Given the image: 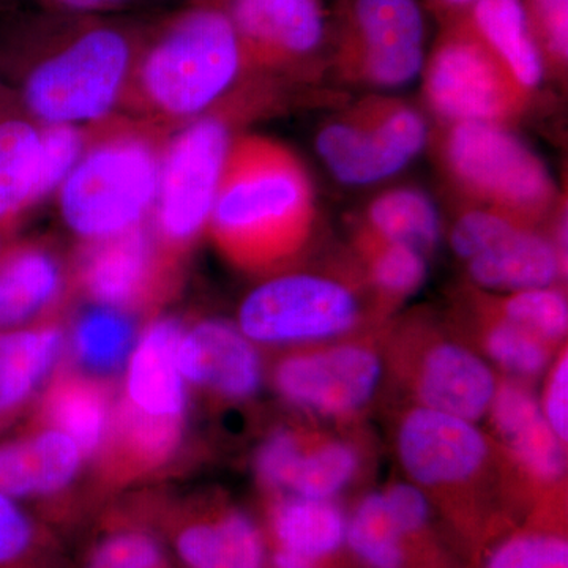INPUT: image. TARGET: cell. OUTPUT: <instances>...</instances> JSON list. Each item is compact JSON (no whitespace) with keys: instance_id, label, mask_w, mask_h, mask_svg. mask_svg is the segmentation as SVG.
<instances>
[{"instance_id":"12","label":"cell","mask_w":568,"mask_h":568,"mask_svg":"<svg viewBox=\"0 0 568 568\" xmlns=\"http://www.w3.org/2000/svg\"><path fill=\"white\" fill-rule=\"evenodd\" d=\"M383 362L373 347L339 343L283 358L275 386L287 403L321 417L361 413L379 387Z\"/></svg>"},{"instance_id":"18","label":"cell","mask_w":568,"mask_h":568,"mask_svg":"<svg viewBox=\"0 0 568 568\" xmlns=\"http://www.w3.org/2000/svg\"><path fill=\"white\" fill-rule=\"evenodd\" d=\"M171 545L182 568H265L260 529L234 508L179 523Z\"/></svg>"},{"instance_id":"38","label":"cell","mask_w":568,"mask_h":568,"mask_svg":"<svg viewBox=\"0 0 568 568\" xmlns=\"http://www.w3.org/2000/svg\"><path fill=\"white\" fill-rule=\"evenodd\" d=\"M523 226H536L495 209L476 207L459 215L450 233V245L459 260L469 261L500 239Z\"/></svg>"},{"instance_id":"31","label":"cell","mask_w":568,"mask_h":568,"mask_svg":"<svg viewBox=\"0 0 568 568\" xmlns=\"http://www.w3.org/2000/svg\"><path fill=\"white\" fill-rule=\"evenodd\" d=\"M50 416L80 450L91 454L102 443L106 426L103 395L91 384L69 381L52 392Z\"/></svg>"},{"instance_id":"7","label":"cell","mask_w":568,"mask_h":568,"mask_svg":"<svg viewBox=\"0 0 568 568\" xmlns=\"http://www.w3.org/2000/svg\"><path fill=\"white\" fill-rule=\"evenodd\" d=\"M328 58L345 80L399 88L426 61V17L420 0H338L331 17Z\"/></svg>"},{"instance_id":"10","label":"cell","mask_w":568,"mask_h":568,"mask_svg":"<svg viewBox=\"0 0 568 568\" xmlns=\"http://www.w3.org/2000/svg\"><path fill=\"white\" fill-rule=\"evenodd\" d=\"M231 142L226 121L203 115L182 129L163 152L155 230L168 246L192 244L207 226Z\"/></svg>"},{"instance_id":"1","label":"cell","mask_w":568,"mask_h":568,"mask_svg":"<svg viewBox=\"0 0 568 568\" xmlns=\"http://www.w3.org/2000/svg\"><path fill=\"white\" fill-rule=\"evenodd\" d=\"M142 31L100 17L54 13L9 29L0 55L29 114L47 125L102 121L125 92Z\"/></svg>"},{"instance_id":"28","label":"cell","mask_w":568,"mask_h":568,"mask_svg":"<svg viewBox=\"0 0 568 568\" xmlns=\"http://www.w3.org/2000/svg\"><path fill=\"white\" fill-rule=\"evenodd\" d=\"M361 469V455L347 440L323 437L302 439L286 493L312 499H335Z\"/></svg>"},{"instance_id":"29","label":"cell","mask_w":568,"mask_h":568,"mask_svg":"<svg viewBox=\"0 0 568 568\" xmlns=\"http://www.w3.org/2000/svg\"><path fill=\"white\" fill-rule=\"evenodd\" d=\"M346 544L366 568H406L407 538L388 510L384 493H372L347 518Z\"/></svg>"},{"instance_id":"43","label":"cell","mask_w":568,"mask_h":568,"mask_svg":"<svg viewBox=\"0 0 568 568\" xmlns=\"http://www.w3.org/2000/svg\"><path fill=\"white\" fill-rule=\"evenodd\" d=\"M388 510L403 536H420L429 521V504L424 489L413 484H395L384 491Z\"/></svg>"},{"instance_id":"33","label":"cell","mask_w":568,"mask_h":568,"mask_svg":"<svg viewBox=\"0 0 568 568\" xmlns=\"http://www.w3.org/2000/svg\"><path fill=\"white\" fill-rule=\"evenodd\" d=\"M132 342V323L112 306L91 310L74 328L78 355L97 372L118 368L129 354Z\"/></svg>"},{"instance_id":"49","label":"cell","mask_w":568,"mask_h":568,"mask_svg":"<svg viewBox=\"0 0 568 568\" xmlns=\"http://www.w3.org/2000/svg\"><path fill=\"white\" fill-rule=\"evenodd\" d=\"M6 2H9V0H0V6H2V3H6Z\"/></svg>"},{"instance_id":"24","label":"cell","mask_w":568,"mask_h":568,"mask_svg":"<svg viewBox=\"0 0 568 568\" xmlns=\"http://www.w3.org/2000/svg\"><path fill=\"white\" fill-rule=\"evenodd\" d=\"M272 534L278 547L320 564L346 544L347 518L334 499L287 495L272 508Z\"/></svg>"},{"instance_id":"44","label":"cell","mask_w":568,"mask_h":568,"mask_svg":"<svg viewBox=\"0 0 568 568\" xmlns=\"http://www.w3.org/2000/svg\"><path fill=\"white\" fill-rule=\"evenodd\" d=\"M540 407L556 436L567 446L568 440V355L567 349L551 362Z\"/></svg>"},{"instance_id":"5","label":"cell","mask_w":568,"mask_h":568,"mask_svg":"<svg viewBox=\"0 0 568 568\" xmlns=\"http://www.w3.org/2000/svg\"><path fill=\"white\" fill-rule=\"evenodd\" d=\"M452 182L478 207L541 222L556 200L547 166L506 126L450 123L440 149Z\"/></svg>"},{"instance_id":"47","label":"cell","mask_w":568,"mask_h":568,"mask_svg":"<svg viewBox=\"0 0 568 568\" xmlns=\"http://www.w3.org/2000/svg\"><path fill=\"white\" fill-rule=\"evenodd\" d=\"M320 564L291 549L276 548L272 556V568H317Z\"/></svg>"},{"instance_id":"3","label":"cell","mask_w":568,"mask_h":568,"mask_svg":"<svg viewBox=\"0 0 568 568\" xmlns=\"http://www.w3.org/2000/svg\"><path fill=\"white\" fill-rule=\"evenodd\" d=\"M244 71L230 14L203 0L142 31L129 84L142 110L179 121L209 110Z\"/></svg>"},{"instance_id":"17","label":"cell","mask_w":568,"mask_h":568,"mask_svg":"<svg viewBox=\"0 0 568 568\" xmlns=\"http://www.w3.org/2000/svg\"><path fill=\"white\" fill-rule=\"evenodd\" d=\"M155 271V246L142 224L92 241L81 257V282L88 293L106 306H129L141 301Z\"/></svg>"},{"instance_id":"21","label":"cell","mask_w":568,"mask_h":568,"mask_svg":"<svg viewBox=\"0 0 568 568\" xmlns=\"http://www.w3.org/2000/svg\"><path fill=\"white\" fill-rule=\"evenodd\" d=\"M81 450L62 432L0 447V493L9 497L61 491L80 469Z\"/></svg>"},{"instance_id":"26","label":"cell","mask_w":568,"mask_h":568,"mask_svg":"<svg viewBox=\"0 0 568 568\" xmlns=\"http://www.w3.org/2000/svg\"><path fill=\"white\" fill-rule=\"evenodd\" d=\"M55 327L0 334V413L13 409L32 394L61 353Z\"/></svg>"},{"instance_id":"35","label":"cell","mask_w":568,"mask_h":568,"mask_svg":"<svg viewBox=\"0 0 568 568\" xmlns=\"http://www.w3.org/2000/svg\"><path fill=\"white\" fill-rule=\"evenodd\" d=\"M84 568H173L151 530L122 526L103 534L89 549Z\"/></svg>"},{"instance_id":"16","label":"cell","mask_w":568,"mask_h":568,"mask_svg":"<svg viewBox=\"0 0 568 568\" xmlns=\"http://www.w3.org/2000/svg\"><path fill=\"white\" fill-rule=\"evenodd\" d=\"M179 369L194 384L231 399H245L261 383L260 355L241 328L204 321L182 335Z\"/></svg>"},{"instance_id":"20","label":"cell","mask_w":568,"mask_h":568,"mask_svg":"<svg viewBox=\"0 0 568 568\" xmlns=\"http://www.w3.org/2000/svg\"><path fill=\"white\" fill-rule=\"evenodd\" d=\"M181 324L171 317L155 321L134 351L129 373L130 409L142 416L179 418L185 407L178 349Z\"/></svg>"},{"instance_id":"46","label":"cell","mask_w":568,"mask_h":568,"mask_svg":"<svg viewBox=\"0 0 568 568\" xmlns=\"http://www.w3.org/2000/svg\"><path fill=\"white\" fill-rule=\"evenodd\" d=\"M426 10L436 14L440 22L465 13L476 0H420Z\"/></svg>"},{"instance_id":"30","label":"cell","mask_w":568,"mask_h":568,"mask_svg":"<svg viewBox=\"0 0 568 568\" xmlns=\"http://www.w3.org/2000/svg\"><path fill=\"white\" fill-rule=\"evenodd\" d=\"M357 250L373 290L386 301H399L416 293L425 282V253L402 242L387 241L358 230Z\"/></svg>"},{"instance_id":"41","label":"cell","mask_w":568,"mask_h":568,"mask_svg":"<svg viewBox=\"0 0 568 568\" xmlns=\"http://www.w3.org/2000/svg\"><path fill=\"white\" fill-rule=\"evenodd\" d=\"M125 433L130 447L148 462L166 458L181 439L179 418L142 416L136 410H126Z\"/></svg>"},{"instance_id":"42","label":"cell","mask_w":568,"mask_h":568,"mask_svg":"<svg viewBox=\"0 0 568 568\" xmlns=\"http://www.w3.org/2000/svg\"><path fill=\"white\" fill-rule=\"evenodd\" d=\"M302 437L291 429H282L265 440L256 458L257 476L265 487L286 491Z\"/></svg>"},{"instance_id":"27","label":"cell","mask_w":568,"mask_h":568,"mask_svg":"<svg viewBox=\"0 0 568 568\" xmlns=\"http://www.w3.org/2000/svg\"><path fill=\"white\" fill-rule=\"evenodd\" d=\"M362 230L387 241L402 242L429 252L439 241L436 205L417 189H395L379 194L365 212Z\"/></svg>"},{"instance_id":"6","label":"cell","mask_w":568,"mask_h":568,"mask_svg":"<svg viewBox=\"0 0 568 568\" xmlns=\"http://www.w3.org/2000/svg\"><path fill=\"white\" fill-rule=\"evenodd\" d=\"M422 73L426 103L450 123L506 125L521 115L532 99L478 36L466 13L440 22Z\"/></svg>"},{"instance_id":"4","label":"cell","mask_w":568,"mask_h":568,"mask_svg":"<svg viewBox=\"0 0 568 568\" xmlns=\"http://www.w3.org/2000/svg\"><path fill=\"white\" fill-rule=\"evenodd\" d=\"M162 159L159 140L140 126L97 138L61 185L70 230L92 242L140 226L155 204Z\"/></svg>"},{"instance_id":"34","label":"cell","mask_w":568,"mask_h":568,"mask_svg":"<svg viewBox=\"0 0 568 568\" xmlns=\"http://www.w3.org/2000/svg\"><path fill=\"white\" fill-rule=\"evenodd\" d=\"M493 313L551 346L567 335V298L551 286L507 294L497 301Z\"/></svg>"},{"instance_id":"22","label":"cell","mask_w":568,"mask_h":568,"mask_svg":"<svg viewBox=\"0 0 568 568\" xmlns=\"http://www.w3.org/2000/svg\"><path fill=\"white\" fill-rule=\"evenodd\" d=\"M465 13L478 36L506 63L519 84L534 93L547 70L530 31L525 2L476 0Z\"/></svg>"},{"instance_id":"32","label":"cell","mask_w":568,"mask_h":568,"mask_svg":"<svg viewBox=\"0 0 568 568\" xmlns=\"http://www.w3.org/2000/svg\"><path fill=\"white\" fill-rule=\"evenodd\" d=\"M481 345L493 364L519 379L540 376L551 365V345L495 313L484 325Z\"/></svg>"},{"instance_id":"9","label":"cell","mask_w":568,"mask_h":568,"mask_svg":"<svg viewBox=\"0 0 568 568\" xmlns=\"http://www.w3.org/2000/svg\"><path fill=\"white\" fill-rule=\"evenodd\" d=\"M426 141L428 126L420 112L402 100L372 97L325 123L316 149L339 182L369 185L399 173Z\"/></svg>"},{"instance_id":"11","label":"cell","mask_w":568,"mask_h":568,"mask_svg":"<svg viewBox=\"0 0 568 568\" xmlns=\"http://www.w3.org/2000/svg\"><path fill=\"white\" fill-rule=\"evenodd\" d=\"M233 21L245 71L284 73L328 54L331 14L321 0H220Z\"/></svg>"},{"instance_id":"25","label":"cell","mask_w":568,"mask_h":568,"mask_svg":"<svg viewBox=\"0 0 568 568\" xmlns=\"http://www.w3.org/2000/svg\"><path fill=\"white\" fill-rule=\"evenodd\" d=\"M61 268L52 254L22 248L0 265V328L26 323L54 301Z\"/></svg>"},{"instance_id":"19","label":"cell","mask_w":568,"mask_h":568,"mask_svg":"<svg viewBox=\"0 0 568 568\" xmlns=\"http://www.w3.org/2000/svg\"><path fill=\"white\" fill-rule=\"evenodd\" d=\"M567 264L537 226H523L466 261L467 275L477 286L500 293L552 286Z\"/></svg>"},{"instance_id":"37","label":"cell","mask_w":568,"mask_h":568,"mask_svg":"<svg viewBox=\"0 0 568 568\" xmlns=\"http://www.w3.org/2000/svg\"><path fill=\"white\" fill-rule=\"evenodd\" d=\"M84 132L77 125H48L41 130V162L37 203L61 189L85 149Z\"/></svg>"},{"instance_id":"15","label":"cell","mask_w":568,"mask_h":568,"mask_svg":"<svg viewBox=\"0 0 568 568\" xmlns=\"http://www.w3.org/2000/svg\"><path fill=\"white\" fill-rule=\"evenodd\" d=\"M487 416L526 477L544 485L556 484L564 477L566 444L552 432L536 395L525 384H497Z\"/></svg>"},{"instance_id":"14","label":"cell","mask_w":568,"mask_h":568,"mask_svg":"<svg viewBox=\"0 0 568 568\" xmlns=\"http://www.w3.org/2000/svg\"><path fill=\"white\" fill-rule=\"evenodd\" d=\"M497 384L491 366L480 355L454 342L426 347L414 375L420 406L470 422L488 414Z\"/></svg>"},{"instance_id":"13","label":"cell","mask_w":568,"mask_h":568,"mask_svg":"<svg viewBox=\"0 0 568 568\" xmlns=\"http://www.w3.org/2000/svg\"><path fill=\"white\" fill-rule=\"evenodd\" d=\"M398 458L420 488H457L480 476L489 444L476 422L416 406L402 418Z\"/></svg>"},{"instance_id":"2","label":"cell","mask_w":568,"mask_h":568,"mask_svg":"<svg viewBox=\"0 0 568 568\" xmlns=\"http://www.w3.org/2000/svg\"><path fill=\"white\" fill-rule=\"evenodd\" d=\"M315 222L312 179L293 151L264 136L231 142L209 220L224 256L248 271L275 267L308 244Z\"/></svg>"},{"instance_id":"36","label":"cell","mask_w":568,"mask_h":568,"mask_svg":"<svg viewBox=\"0 0 568 568\" xmlns=\"http://www.w3.org/2000/svg\"><path fill=\"white\" fill-rule=\"evenodd\" d=\"M44 537L11 497L0 493V568H41Z\"/></svg>"},{"instance_id":"45","label":"cell","mask_w":568,"mask_h":568,"mask_svg":"<svg viewBox=\"0 0 568 568\" xmlns=\"http://www.w3.org/2000/svg\"><path fill=\"white\" fill-rule=\"evenodd\" d=\"M52 13L73 14V17H100L110 11L121 10L133 0H39Z\"/></svg>"},{"instance_id":"8","label":"cell","mask_w":568,"mask_h":568,"mask_svg":"<svg viewBox=\"0 0 568 568\" xmlns=\"http://www.w3.org/2000/svg\"><path fill=\"white\" fill-rule=\"evenodd\" d=\"M364 320L361 295L349 284L323 274L267 280L246 295L239 328L268 345L328 342L353 332Z\"/></svg>"},{"instance_id":"40","label":"cell","mask_w":568,"mask_h":568,"mask_svg":"<svg viewBox=\"0 0 568 568\" xmlns=\"http://www.w3.org/2000/svg\"><path fill=\"white\" fill-rule=\"evenodd\" d=\"M530 31L545 70H566L568 61V0H523Z\"/></svg>"},{"instance_id":"48","label":"cell","mask_w":568,"mask_h":568,"mask_svg":"<svg viewBox=\"0 0 568 568\" xmlns=\"http://www.w3.org/2000/svg\"><path fill=\"white\" fill-rule=\"evenodd\" d=\"M3 241H2V233H0V252H2Z\"/></svg>"},{"instance_id":"23","label":"cell","mask_w":568,"mask_h":568,"mask_svg":"<svg viewBox=\"0 0 568 568\" xmlns=\"http://www.w3.org/2000/svg\"><path fill=\"white\" fill-rule=\"evenodd\" d=\"M41 129L0 102V226L37 204Z\"/></svg>"},{"instance_id":"39","label":"cell","mask_w":568,"mask_h":568,"mask_svg":"<svg viewBox=\"0 0 568 568\" xmlns=\"http://www.w3.org/2000/svg\"><path fill=\"white\" fill-rule=\"evenodd\" d=\"M487 568H568V544L558 534H517L493 549Z\"/></svg>"}]
</instances>
